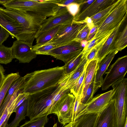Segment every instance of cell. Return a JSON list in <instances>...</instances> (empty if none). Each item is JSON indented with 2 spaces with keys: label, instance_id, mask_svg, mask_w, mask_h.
I'll use <instances>...</instances> for the list:
<instances>
[{
  "label": "cell",
  "instance_id": "83f0119b",
  "mask_svg": "<svg viewBox=\"0 0 127 127\" xmlns=\"http://www.w3.org/2000/svg\"><path fill=\"white\" fill-rule=\"evenodd\" d=\"M13 59L11 47H7L2 45H0V64H8Z\"/></svg>",
  "mask_w": 127,
  "mask_h": 127
},
{
  "label": "cell",
  "instance_id": "277c9868",
  "mask_svg": "<svg viewBox=\"0 0 127 127\" xmlns=\"http://www.w3.org/2000/svg\"><path fill=\"white\" fill-rule=\"evenodd\" d=\"M61 0H10L3 5L6 8L30 11L42 16L55 15L60 9Z\"/></svg>",
  "mask_w": 127,
  "mask_h": 127
},
{
  "label": "cell",
  "instance_id": "74e56055",
  "mask_svg": "<svg viewBox=\"0 0 127 127\" xmlns=\"http://www.w3.org/2000/svg\"><path fill=\"white\" fill-rule=\"evenodd\" d=\"M85 0H61L60 4L66 6L69 4L73 2L80 4Z\"/></svg>",
  "mask_w": 127,
  "mask_h": 127
},
{
  "label": "cell",
  "instance_id": "52a82bcc",
  "mask_svg": "<svg viewBox=\"0 0 127 127\" xmlns=\"http://www.w3.org/2000/svg\"><path fill=\"white\" fill-rule=\"evenodd\" d=\"M127 72V56L118 58L110 66L103 80L102 90L105 91L124 78Z\"/></svg>",
  "mask_w": 127,
  "mask_h": 127
},
{
  "label": "cell",
  "instance_id": "5b68a950",
  "mask_svg": "<svg viewBox=\"0 0 127 127\" xmlns=\"http://www.w3.org/2000/svg\"><path fill=\"white\" fill-rule=\"evenodd\" d=\"M127 14V0H120L118 4L98 28L95 35L91 40L103 35L114 29L120 23Z\"/></svg>",
  "mask_w": 127,
  "mask_h": 127
},
{
  "label": "cell",
  "instance_id": "603a6c76",
  "mask_svg": "<svg viewBox=\"0 0 127 127\" xmlns=\"http://www.w3.org/2000/svg\"><path fill=\"white\" fill-rule=\"evenodd\" d=\"M20 76L19 72L11 73L5 76L0 88V108L10 86Z\"/></svg>",
  "mask_w": 127,
  "mask_h": 127
},
{
  "label": "cell",
  "instance_id": "d6986e66",
  "mask_svg": "<svg viewBox=\"0 0 127 127\" xmlns=\"http://www.w3.org/2000/svg\"><path fill=\"white\" fill-rule=\"evenodd\" d=\"M98 63L97 60H94L88 63L86 68L81 100L84 96L89 86L95 77Z\"/></svg>",
  "mask_w": 127,
  "mask_h": 127
},
{
  "label": "cell",
  "instance_id": "44dd1931",
  "mask_svg": "<svg viewBox=\"0 0 127 127\" xmlns=\"http://www.w3.org/2000/svg\"><path fill=\"white\" fill-rule=\"evenodd\" d=\"M98 113L85 114L80 116L72 127H95Z\"/></svg>",
  "mask_w": 127,
  "mask_h": 127
},
{
  "label": "cell",
  "instance_id": "f6af8a7d",
  "mask_svg": "<svg viewBox=\"0 0 127 127\" xmlns=\"http://www.w3.org/2000/svg\"><path fill=\"white\" fill-rule=\"evenodd\" d=\"M124 127H127V121L126 122Z\"/></svg>",
  "mask_w": 127,
  "mask_h": 127
},
{
  "label": "cell",
  "instance_id": "f35d334b",
  "mask_svg": "<svg viewBox=\"0 0 127 127\" xmlns=\"http://www.w3.org/2000/svg\"><path fill=\"white\" fill-rule=\"evenodd\" d=\"M97 29V27L94 26L90 30L87 40L89 42L94 37L96 32Z\"/></svg>",
  "mask_w": 127,
  "mask_h": 127
},
{
  "label": "cell",
  "instance_id": "4fadbf2b",
  "mask_svg": "<svg viewBox=\"0 0 127 127\" xmlns=\"http://www.w3.org/2000/svg\"><path fill=\"white\" fill-rule=\"evenodd\" d=\"M0 26L7 31L13 38L23 41L22 30L20 24L0 7Z\"/></svg>",
  "mask_w": 127,
  "mask_h": 127
},
{
  "label": "cell",
  "instance_id": "7402d4cb",
  "mask_svg": "<svg viewBox=\"0 0 127 127\" xmlns=\"http://www.w3.org/2000/svg\"><path fill=\"white\" fill-rule=\"evenodd\" d=\"M120 0H117L98 13L91 17L94 26L98 28L109 16L115 7L118 4Z\"/></svg>",
  "mask_w": 127,
  "mask_h": 127
},
{
  "label": "cell",
  "instance_id": "9a60e30c",
  "mask_svg": "<svg viewBox=\"0 0 127 127\" xmlns=\"http://www.w3.org/2000/svg\"><path fill=\"white\" fill-rule=\"evenodd\" d=\"M118 51L116 49L111 50L105 57L98 62L94 81V89L95 93L101 87L103 80V75Z\"/></svg>",
  "mask_w": 127,
  "mask_h": 127
},
{
  "label": "cell",
  "instance_id": "cb8c5ba5",
  "mask_svg": "<svg viewBox=\"0 0 127 127\" xmlns=\"http://www.w3.org/2000/svg\"><path fill=\"white\" fill-rule=\"evenodd\" d=\"M27 106V99L16 109L15 118L7 127H17L19 126L20 122L26 116Z\"/></svg>",
  "mask_w": 127,
  "mask_h": 127
},
{
  "label": "cell",
  "instance_id": "e575fe53",
  "mask_svg": "<svg viewBox=\"0 0 127 127\" xmlns=\"http://www.w3.org/2000/svg\"><path fill=\"white\" fill-rule=\"evenodd\" d=\"M80 4L76 2H72L66 6L68 12L74 17L78 13Z\"/></svg>",
  "mask_w": 127,
  "mask_h": 127
},
{
  "label": "cell",
  "instance_id": "6da1fadb",
  "mask_svg": "<svg viewBox=\"0 0 127 127\" xmlns=\"http://www.w3.org/2000/svg\"><path fill=\"white\" fill-rule=\"evenodd\" d=\"M65 75L64 66L27 73L23 77L22 92L30 94L57 85Z\"/></svg>",
  "mask_w": 127,
  "mask_h": 127
},
{
  "label": "cell",
  "instance_id": "f546056e",
  "mask_svg": "<svg viewBox=\"0 0 127 127\" xmlns=\"http://www.w3.org/2000/svg\"><path fill=\"white\" fill-rule=\"evenodd\" d=\"M49 118L46 116L34 120L26 122L19 127H44L48 122Z\"/></svg>",
  "mask_w": 127,
  "mask_h": 127
},
{
  "label": "cell",
  "instance_id": "ba28073f",
  "mask_svg": "<svg viewBox=\"0 0 127 127\" xmlns=\"http://www.w3.org/2000/svg\"><path fill=\"white\" fill-rule=\"evenodd\" d=\"M75 97L70 92L65 94L56 104L53 109L59 122L64 126L72 122V112Z\"/></svg>",
  "mask_w": 127,
  "mask_h": 127
},
{
  "label": "cell",
  "instance_id": "4316f807",
  "mask_svg": "<svg viewBox=\"0 0 127 127\" xmlns=\"http://www.w3.org/2000/svg\"><path fill=\"white\" fill-rule=\"evenodd\" d=\"M82 52L79 55L65 64L64 66L65 74H68L74 70L84 58Z\"/></svg>",
  "mask_w": 127,
  "mask_h": 127
},
{
  "label": "cell",
  "instance_id": "4dcf8cb0",
  "mask_svg": "<svg viewBox=\"0 0 127 127\" xmlns=\"http://www.w3.org/2000/svg\"><path fill=\"white\" fill-rule=\"evenodd\" d=\"M56 47L52 44L48 42L42 45L36 44L33 46V50L37 55H47L49 52Z\"/></svg>",
  "mask_w": 127,
  "mask_h": 127
},
{
  "label": "cell",
  "instance_id": "8fae6325",
  "mask_svg": "<svg viewBox=\"0 0 127 127\" xmlns=\"http://www.w3.org/2000/svg\"><path fill=\"white\" fill-rule=\"evenodd\" d=\"M14 59L20 63H29L37 55L33 50L32 44L17 40L11 47Z\"/></svg>",
  "mask_w": 127,
  "mask_h": 127
},
{
  "label": "cell",
  "instance_id": "836d02e7",
  "mask_svg": "<svg viewBox=\"0 0 127 127\" xmlns=\"http://www.w3.org/2000/svg\"><path fill=\"white\" fill-rule=\"evenodd\" d=\"M90 30L86 24L79 31L74 40L80 42L84 40H87Z\"/></svg>",
  "mask_w": 127,
  "mask_h": 127
},
{
  "label": "cell",
  "instance_id": "1f68e13d",
  "mask_svg": "<svg viewBox=\"0 0 127 127\" xmlns=\"http://www.w3.org/2000/svg\"><path fill=\"white\" fill-rule=\"evenodd\" d=\"M81 100V95H79L75 96L72 112V122L75 121L78 118L82 105Z\"/></svg>",
  "mask_w": 127,
  "mask_h": 127
},
{
  "label": "cell",
  "instance_id": "b9f144b4",
  "mask_svg": "<svg viewBox=\"0 0 127 127\" xmlns=\"http://www.w3.org/2000/svg\"><path fill=\"white\" fill-rule=\"evenodd\" d=\"M75 121L72 122L65 125L63 126L62 127H72L75 124ZM52 127H58L57 123H55Z\"/></svg>",
  "mask_w": 127,
  "mask_h": 127
},
{
  "label": "cell",
  "instance_id": "7c38bea8",
  "mask_svg": "<svg viewBox=\"0 0 127 127\" xmlns=\"http://www.w3.org/2000/svg\"><path fill=\"white\" fill-rule=\"evenodd\" d=\"M74 17L68 12L66 7H64L57 12L55 15L46 19L36 34L35 38L57 26L72 21Z\"/></svg>",
  "mask_w": 127,
  "mask_h": 127
},
{
  "label": "cell",
  "instance_id": "5bb4252c",
  "mask_svg": "<svg viewBox=\"0 0 127 127\" xmlns=\"http://www.w3.org/2000/svg\"><path fill=\"white\" fill-rule=\"evenodd\" d=\"M117 0H95V1L81 13L74 17L73 21L81 22L87 17H91L112 5Z\"/></svg>",
  "mask_w": 127,
  "mask_h": 127
},
{
  "label": "cell",
  "instance_id": "484cf974",
  "mask_svg": "<svg viewBox=\"0 0 127 127\" xmlns=\"http://www.w3.org/2000/svg\"><path fill=\"white\" fill-rule=\"evenodd\" d=\"M63 25L57 26L37 37L36 38V44L42 45L50 41Z\"/></svg>",
  "mask_w": 127,
  "mask_h": 127
},
{
  "label": "cell",
  "instance_id": "f1b7e54d",
  "mask_svg": "<svg viewBox=\"0 0 127 127\" xmlns=\"http://www.w3.org/2000/svg\"><path fill=\"white\" fill-rule=\"evenodd\" d=\"M88 63L86 64L78 80L70 90V92L74 96L82 94L83 85L85 79L86 68Z\"/></svg>",
  "mask_w": 127,
  "mask_h": 127
},
{
  "label": "cell",
  "instance_id": "d590c367",
  "mask_svg": "<svg viewBox=\"0 0 127 127\" xmlns=\"http://www.w3.org/2000/svg\"><path fill=\"white\" fill-rule=\"evenodd\" d=\"M10 33L5 29L0 26V45L6 40L9 37Z\"/></svg>",
  "mask_w": 127,
  "mask_h": 127
},
{
  "label": "cell",
  "instance_id": "d6a6232c",
  "mask_svg": "<svg viewBox=\"0 0 127 127\" xmlns=\"http://www.w3.org/2000/svg\"><path fill=\"white\" fill-rule=\"evenodd\" d=\"M95 77L89 86L84 97L81 100V102L83 104H86L89 102L93 98L95 92L94 89Z\"/></svg>",
  "mask_w": 127,
  "mask_h": 127
},
{
  "label": "cell",
  "instance_id": "3957f363",
  "mask_svg": "<svg viewBox=\"0 0 127 127\" xmlns=\"http://www.w3.org/2000/svg\"><path fill=\"white\" fill-rule=\"evenodd\" d=\"M3 9L20 24L22 30L23 41L32 44L47 17L30 11L7 8H3Z\"/></svg>",
  "mask_w": 127,
  "mask_h": 127
},
{
  "label": "cell",
  "instance_id": "ffe728a7",
  "mask_svg": "<svg viewBox=\"0 0 127 127\" xmlns=\"http://www.w3.org/2000/svg\"><path fill=\"white\" fill-rule=\"evenodd\" d=\"M24 82L23 77L20 76L10 86L0 108V118L14 93L18 90H22Z\"/></svg>",
  "mask_w": 127,
  "mask_h": 127
},
{
  "label": "cell",
  "instance_id": "2e32d148",
  "mask_svg": "<svg viewBox=\"0 0 127 127\" xmlns=\"http://www.w3.org/2000/svg\"><path fill=\"white\" fill-rule=\"evenodd\" d=\"M114 100L112 99L106 107L99 114L95 127H114Z\"/></svg>",
  "mask_w": 127,
  "mask_h": 127
},
{
  "label": "cell",
  "instance_id": "ac0fdd59",
  "mask_svg": "<svg viewBox=\"0 0 127 127\" xmlns=\"http://www.w3.org/2000/svg\"><path fill=\"white\" fill-rule=\"evenodd\" d=\"M87 62L86 58H84L74 70L68 74H66L59 84L63 89L70 90L79 78Z\"/></svg>",
  "mask_w": 127,
  "mask_h": 127
},
{
  "label": "cell",
  "instance_id": "ee69618b",
  "mask_svg": "<svg viewBox=\"0 0 127 127\" xmlns=\"http://www.w3.org/2000/svg\"><path fill=\"white\" fill-rule=\"evenodd\" d=\"M10 0H0V4L3 5L4 4L8 2Z\"/></svg>",
  "mask_w": 127,
  "mask_h": 127
},
{
  "label": "cell",
  "instance_id": "7a4b0ae2",
  "mask_svg": "<svg viewBox=\"0 0 127 127\" xmlns=\"http://www.w3.org/2000/svg\"><path fill=\"white\" fill-rule=\"evenodd\" d=\"M61 87L59 84L29 94L27 99L26 116L30 120L50 114L54 97Z\"/></svg>",
  "mask_w": 127,
  "mask_h": 127
},
{
  "label": "cell",
  "instance_id": "8d00e7d4",
  "mask_svg": "<svg viewBox=\"0 0 127 127\" xmlns=\"http://www.w3.org/2000/svg\"><path fill=\"white\" fill-rule=\"evenodd\" d=\"M95 0H85L83 2L80 4L79 11L77 15L82 13L89 7L95 1Z\"/></svg>",
  "mask_w": 127,
  "mask_h": 127
},
{
  "label": "cell",
  "instance_id": "d4e9b609",
  "mask_svg": "<svg viewBox=\"0 0 127 127\" xmlns=\"http://www.w3.org/2000/svg\"><path fill=\"white\" fill-rule=\"evenodd\" d=\"M127 46V24H126L121 32L118 33L113 45L112 50L116 49L121 51Z\"/></svg>",
  "mask_w": 127,
  "mask_h": 127
},
{
  "label": "cell",
  "instance_id": "e0dca14e",
  "mask_svg": "<svg viewBox=\"0 0 127 127\" xmlns=\"http://www.w3.org/2000/svg\"><path fill=\"white\" fill-rule=\"evenodd\" d=\"M127 14L119 25L114 29L105 42L98 49L95 60H97L98 62L100 61L112 50L114 43L125 20L127 18Z\"/></svg>",
  "mask_w": 127,
  "mask_h": 127
},
{
  "label": "cell",
  "instance_id": "60d3db41",
  "mask_svg": "<svg viewBox=\"0 0 127 127\" xmlns=\"http://www.w3.org/2000/svg\"><path fill=\"white\" fill-rule=\"evenodd\" d=\"M81 22L86 23L90 30L94 27L93 21L90 17H87Z\"/></svg>",
  "mask_w": 127,
  "mask_h": 127
},
{
  "label": "cell",
  "instance_id": "8992f818",
  "mask_svg": "<svg viewBox=\"0 0 127 127\" xmlns=\"http://www.w3.org/2000/svg\"><path fill=\"white\" fill-rule=\"evenodd\" d=\"M82 22L72 21L65 23L60 28L53 38L47 42L56 47L73 40L79 31L86 25Z\"/></svg>",
  "mask_w": 127,
  "mask_h": 127
},
{
  "label": "cell",
  "instance_id": "7bdbcfd3",
  "mask_svg": "<svg viewBox=\"0 0 127 127\" xmlns=\"http://www.w3.org/2000/svg\"><path fill=\"white\" fill-rule=\"evenodd\" d=\"M80 43L81 46L84 48L88 44V42L86 40H84L81 41Z\"/></svg>",
  "mask_w": 127,
  "mask_h": 127
},
{
  "label": "cell",
  "instance_id": "30bf717a",
  "mask_svg": "<svg viewBox=\"0 0 127 127\" xmlns=\"http://www.w3.org/2000/svg\"><path fill=\"white\" fill-rule=\"evenodd\" d=\"M115 92L114 89H113L107 92L97 95L86 104H82L81 109L78 118L84 114H99L110 102Z\"/></svg>",
  "mask_w": 127,
  "mask_h": 127
},
{
  "label": "cell",
  "instance_id": "ab89813d",
  "mask_svg": "<svg viewBox=\"0 0 127 127\" xmlns=\"http://www.w3.org/2000/svg\"><path fill=\"white\" fill-rule=\"evenodd\" d=\"M4 69L3 66L0 64V88L5 77L4 75Z\"/></svg>",
  "mask_w": 127,
  "mask_h": 127
},
{
  "label": "cell",
  "instance_id": "9c48e42d",
  "mask_svg": "<svg viewBox=\"0 0 127 127\" xmlns=\"http://www.w3.org/2000/svg\"><path fill=\"white\" fill-rule=\"evenodd\" d=\"M83 48L80 42L74 40L55 47L49 52L46 55L51 56L65 64L80 54Z\"/></svg>",
  "mask_w": 127,
  "mask_h": 127
}]
</instances>
